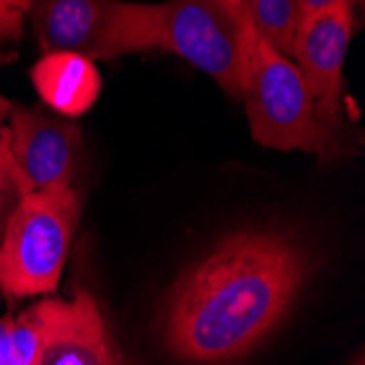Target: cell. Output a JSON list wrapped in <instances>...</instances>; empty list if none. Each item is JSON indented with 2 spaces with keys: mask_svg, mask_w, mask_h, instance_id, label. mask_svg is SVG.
I'll return each mask as SVG.
<instances>
[{
  "mask_svg": "<svg viewBox=\"0 0 365 365\" xmlns=\"http://www.w3.org/2000/svg\"><path fill=\"white\" fill-rule=\"evenodd\" d=\"M9 151L29 188H73L81 153V129L42 108H14L9 116Z\"/></svg>",
  "mask_w": 365,
  "mask_h": 365,
  "instance_id": "cell-7",
  "label": "cell"
},
{
  "mask_svg": "<svg viewBox=\"0 0 365 365\" xmlns=\"http://www.w3.org/2000/svg\"><path fill=\"white\" fill-rule=\"evenodd\" d=\"M73 317L46 337L33 365H125L112 346L96 300L79 291Z\"/></svg>",
  "mask_w": 365,
  "mask_h": 365,
  "instance_id": "cell-9",
  "label": "cell"
},
{
  "mask_svg": "<svg viewBox=\"0 0 365 365\" xmlns=\"http://www.w3.org/2000/svg\"><path fill=\"white\" fill-rule=\"evenodd\" d=\"M295 5H297V16H300V20H304L313 14L333 9L339 5H348L352 9H359L363 5V0H295Z\"/></svg>",
  "mask_w": 365,
  "mask_h": 365,
  "instance_id": "cell-14",
  "label": "cell"
},
{
  "mask_svg": "<svg viewBox=\"0 0 365 365\" xmlns=\"http://www.w3.org/2000/svg\"><path fill=\"white\" fill-rule=\"evenodd\" d=\"M79 307V297L71 302L42 300L11 317V348H14V365H33L46 337L59 328L66 319L73 317Z\"/></svg>",
  "mask_w": 365,
  "mask_h": 365,
  "instance_id": "cell-10",
  "label": "cell"
},
{
  "mask_svg": "<svg viewBox=\"0 0 365 365\" xmlns=\"http://www.w3.org/2000/svg\"><path fill=\"white\" fill-rule=\"evenodd\" d=\"M313 262L278 230H243L178 280L162 313L167 348L190 365H230L250 354L293 307Z\"/></svg>",
  "mask_w": 365,
  "mask_h": 365,
  "instance_id": "cell-1",
  "label": "cell"
},
{
  "mask_svg": "<svg viewBox=\"0 0 365 365\" xmlns=\"http://www.w3.org/2000/svg\"><path fill=\"white\" fill-rule=\"evenodd\" d=\"M24 31V14L0 0V46L16 42L22 38Z\"/></svg>",
  "mask_w": 365,
  "mask_h": 365,
  "instance_id": "cell-13",
  "label": "cell"
},
{
  "mask_svg": "<svg viewBox=\"0 0 365 365\" xmlns=\"http://www.w3.org/2000/svg\"><path fill=\"white\" fill-rule=\"evenodd\" d=\"M225 5L239 16L247 14V0H225Z\"/></svg>",
  "mask_w": 365,
  "mask_h": 365,
  "instance_id": "cell-17",
  "label": "cell"
},
{
  "mask_svg": "<svg viewBox=\"0 0 365 365\" xmlns=\"http://www.w3.org/2000/svg\"><path fill=\"white\" fill-rule=\"evenodd\" d=\"M241 98L245 101L252 138L278 151H309L322 160L337 149L317 123L313 98L297 63L254 33Z\"/></svg>",
  "mask_w": 365,
  "mask_h": 365,
  "instance_id": "cell-3",
  "label": "cell"
},
{
  "mask_svg": "<svg viewBox=\"0 0 365 365\" xmlns=\"http://www.w3.org/2000/svg\"><path fill=\"white\" fill-rule=\"evenodd\" d=\"M247 11L258 36L282 55L291 57L300 24L295 0H247Z\"/></svg>",
  "mask_w": 365,
  "mask_h": 365,
  "instance_id": "cell-11",
  "label": "cell"
},
{
  "mask_svg": "<svg viewBox=\"0 0 365 365\" xmlns=\"http://www.w3.org/2000/svg\"><path fill=\"white\" fill-rule=\"evenodd\" d=\"M352 33V7L339 5L326 9L300 20L291 53L311 92L317 123L335 149L339 147L341 134L344 63Z\"/></svg>",
  "mask_w": 365,
  "mask_h": 365,
  "instance_id": "cell-6",
  "label": "cell"
},
{
  "mask_svg": "<svg viewBox=\"0 0 365 365\" xmlns=\"http://www.w3.org/2000/svg\"><path fill=\"white\" fill-rule=\"evenodd\" d=\"M44 53L71 51L90 61L158 48L155 5L125 0H36L26 11Z\"/></svg>",
  "mask_w": 365,
  "mask_h": 365,
  "instance_id": "cell-4",
  "label": "cell"
},
{
  "mask_svg": "<svg viewBox=\"0 0 365 365\" xmlns=\"http://www.w3.org/2000/svg\"><path fill=\"white\" fill-rule=\"evenodd\" d=\"M5 3H9L11 7H16V9H20L22 14H26V11L31 9V5L36 3V0H5Z\"/></svg>",
  "mask_w": 365,
  "mask_h": 365,
  "instance_id": "cell-18",
  "label": "cell"
},
{
  "mask_svg": "<svg viewBox=\"0 0 365 365\" xmlns=\"http://www.w3.org/2000/svg\"><path fill=\"white\" fill-rule=\"evenodd\" d=\"M29 192L16 162L11 158L9 149L0 151V241H3L5 227L18 208L20 199Z\"/></svg>",
  "mask_w": 365,
  "mask_h": 365,
  "instance_id": "cell-12",
  "label": "cell"
},
{
  "mask_svg": "<svg viewBox=\"0 0 365 365\" xmlns=\"http://www.w3.org/2000/svg\"><path fill=\"white\" fill-rule=\"evenodd\" d=\"M350 365H365V361H363V356L359 354V356H356V359H354V361H352Z\"/></svg>",
  "mask_w": 365,
  "mask_h": 365,
  "instance_id": "cell-19",
  "label": "cell"
},
{
  "mask_svg": "<svg viewBox=\"0 0 365 365\" xmlns=\"http://www.w3.org/2000/svg\"><path fill=\"white\" fill-rule=\"evenodd\" d=\"M158 48L171 51L206 73L227 94L241 98L254 24L225 0H167L155 5Z\"/></svg>",
  "mask_w": 365,
  "mask_h": 365,
  "instance_id": "cell-5",
  "label": "cell"
},
{
  "mask_svg": "<svg viewBox=\"0 0 365 365\" xmlns=\"http://www.w3.org/2000/svg\"><path fill=\"white\" fill-rule=\"evenodd\" d=\"M14 112V106L7 96L0 92V151L9 149V116Z\"/></svg>",
  "mask_w": 365,
  "mask_h": 365,
  "instance_id": "cell-16",
  "label": "cell"
},
{
  "mask_svg": "<svg viewBox=\"0 0 365 365\" xmlns=\"http://www.w3.org/2000/svg\"><path fill=\"white\" fill-rule=\"evenodd\" d=\"M29 75L42 101L63 118H79L92 110L103 86L96 63L71 51L44 53Z\"/></svg>",
  "mask_w": 365,
  "mask_h": 365,
  "instance_id": "cell-8",
  "label": "cell"
},
{
  "mask_svg": "<svg viewBox=\"0 0 365 365\" xmlns=\"http://www.w3.org/2000/svg\"><path fill=\"white\" fill-rule=\"evenodd\" d=\"M0 365H14V348H11V315L0 317Z\"/></svg>",
  "mask_w": 365,
  "mask_h": 365,
  "instance_id": "cell-15",
  "label": "cell"
},
{
  "mask_svg": "<svg viewBox=\"0 0 365 365\" xmlns=\"http://www.w3.org/2000/svg\"><path fill=\"white\" fill-rule=\"evenodd\" d=\"M73 188L26 192L0 241V293L9 302L57 289L79 221Z\"/></svg>",
  "mask_w": 365,
  "mask_h": 365,
  "instance_id": "cell-2",
  "label": "cell"
}]
</instances>
